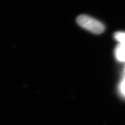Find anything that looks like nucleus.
<instances>
[{"label":"nucleus","instance_id":"3","mask_svg":"<svg viewBox=\"0 0 125 125\" xmlns=\"http://www.w3.org/2000/svg\"><path fill=\"white\" fill-rule=\"evenodd\" d=\"M115 38L120 43V44L125 45V32H116L115 34Z\"/></svg>","mask_w":125,"mask_h":125},{"label":"nucleus","instance_id":"4","mask_svg":"<svg viewBox=\"0 0 125 125\" xmlns=\"http://www.w3.org/2000/svg\"><path fill=\"white\" fill-rule=\"evenodd\" d=\"M120 89H121V92L122 94L125 96V78H124V79H123L122 82L121 83Z\"/></svg>","mask_w":125,"mask_h":125},{"label":"nucleus","instance_id":"2","mask_svg":"<svg viewBox=\"0 0 125 125\" xmlns=\"http://www.w3.org/2000/svg\"><path fill=\"white\" fill-rule=\"evenodd\" d=\"M116 59L121 62H125V45L119 44L115 50Z\"/></svg>","mask_w":125,"mask_h":125},{"label":"nucleus","instance_id":"1","mask_svg":"<svg viewBox=\"0 0 125 125\" xmlns=\"http://www.w3.org/2000/svg\"><path fill=\"white\" fill-rule=\"evenodd\" d=\"M76 22L81 27L95 34H100L105 30L102 23L89 16L81 15L76 18Z\"/></svg>","mask_w":125,"mask_h":125}]
</instances>
